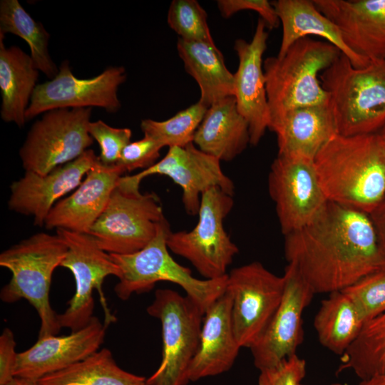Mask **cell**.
Returning a JSON list of instances; mask_svg holds the SVG:
<instances>
[{"instance_id":"1","label":"cell","mask_w":385,"mask_h":385,"mask_svg":"<svg viewBox=\"0 0 385 385\" xmlns=\"http://www.w3.org/2000/svg\"><path fill=\"white\" fill-rule=\"evenodd\" d=\"M284 249L315 294L343 290L385 269L370 215L330 201L311 223L284 235Z\"/></svg>"},{"instance_id":"2","label":"cell","mask_w":385,"mask_h":385,"mask_svg":"<svg viewBox=\"0 0 385 385\" xmlns=\"http://www.w3.org/2000/svg\"><path fill=\"white\" fill-rule=\"evenodd\" d=\"M314 162L329 201L370 215L385 200V156L376 133L337 134Z\"/></svg>"},{"instance_id":"3","label":"cell","mask_w":385,"mask_h":385,"mask_svg":"<svg viewBox=\"0 0 385 385\" xmlns=\"http://www.w3.org/2000/svg\"><path fill=\"white\" fill-rule=\"evenodd\" d=\"M68 247L58 235L38 232L14 245L0 255V266L12 274L0 292L5 303L26 299L41 321L38 338L56 335L62 328L50 304L53 274L61 267Z\"/></svg>"},{"instance_id":"4","label":"cell","mask_w":385,"mask_h":385,"mask_svg":"<svg viewBox=\"0 0 385 385\" xmlns=\"http://www.w3.org/2000/svg\"><path fill=\"white\" fill-rule=\"evenodd\" d=\"M339 135L376 133L385 123V59L354 67L343 53L319 76Z\"/></svg>"},{"instance_id":"5","label":"cell","mask_w":385,"mask_h":385,"mask_svg":"<svg viewBox=\"0 0 385 385\" xmlns=\"http://www.w3.org/2000/svg\"><path fill=\"white\" fill-rule=\"evenodd\" d=\"M341 53L326 41L304 37L295 41L283 56L267 58L263 68L270 122L296 108L329 105V96L319 75Z\"/></svg>"},{"instance_id":"6","label":"cell","mask_w":385,"mask_h":385,"mask_svg":"<svg viewBox=\"0 0 385 385\" xmlns=\"http://www.w3.org/2000/svg\"><path fill=\"white\" fill-rule=\"evenodd\" d=\"M170 231L168 223L142 250L128 255L110 254L120 270L114 292L119 299L127 300L134 293L149 292L158 282H170L181 287L205 314L225 292L227 274L216 279L194 277L190 269L178 264L170 255L166 243Z\"/></svg>"},{"instance_id":"7","label":"cell","mask_w":385,"mask_h":385,"mask_svg":"<svg viewBox=\"0 0 385 385\" xmlns=\"http://www.w3.org/2000/svg\"><path fill=\"white\" fill-rule=\"evenodd\" d=\"M147 312L161 323L163 351L160 366L146 385H187L200 342L203 311L187 295L158 289Z\"/></svg>"},{"instance_id":"8","label":"cell","mask_w":385,"mask_h":385,"mask_svg":"<svg viewBox=\"0 0 385 385\" xmlns=\"http://www.w3.org/2000/svg\"><path fill=\"white\" fill-rule=\"evenodd\" d=\"M233 205L232 195L212 188L201 196L195 227L190 231L170 230L167 235L169 250L188 260L205 279L225 277L239 252L223 225Z\"/></svg>"},{"instance_id":"9","label":"cell","mask_w":385,"mask_h":385,"mask_svg":"<svg viewBox=\"0 0 385 385\" xmlns=\"http://www.w3.org/2000/svg\"><path fill=\"white\" fill-rule=\"evenodd\" d=\"M158 196L117 185L88 235L109 254L128 255L148 245L168 224Z\"/></svg>"},{"instance_id":"10","label":"cell","mask_w":385,"mask_h":385,"mask_svg":"<svg viewBox=\"0 0 385 385\" xmlns=\"http://www.w3.org/2000/svg\"><path fill=\"white\" fill-rule=\"evenodd\" d=\"M91 108L46 111L31 127L19 156L25 171L46 174L81 156L93 144Z\"/></svg>"},{"instance_id":"11","label":"cell","mask_w":385,"mask_h":385,"mask_svg":"<svg viewBox=\"0 0 385 385\" xmlns=\"http://www.w3.org/2000/svg\"><path fill=\"white\" fill-rule=\"evenodd\" d=\"M284 289V276L274 274L259 262L235 267L227 274L232 327L241 348L250 349L263 334Z\"/></svg>"},{"instance_id":"12","label":"cell","mask_w":385,"mask_h":385,"mask_svg":"<svg viewBox=\"0 0 385 385\" xmlns=\"http://www.w3.org/2000/svg\"><path fill=\"white\" fill-rule=\"evenodd\" d=\"M268 188L282 234L311 223L328 202L313 159L277 155L271 165Z\"/></svg>"},{"instance_id":"13","label":"cell","mask_w":385,"mask_h":385,"mask_svg":"<svg viewBox=\"0 0 385 385\" xmlns=\"http://www.w3.org/2000/svg\"><path fill=\"white\" fill-rule=\"evenodd\" d=\"M56 234L68 247L61 267L71 272L76 283L75 294L68 302L66 309L58 314V319L61 327L76 332L86 327L94 317L93 290L98 292L106 304L103 282L109 275L118 277L120 270L111 255L101 249L88 234L63 229L56 230Z\"/></svg>"},{"instance_id":"14","label":"cell","mask_w":385,"mask_h":385,"mask_svg":"<svg viewBox=\"0 0 385 385\" xmlns=\"http://www.w3.org/2000/svg\"><path fill=\"white\" fill-rule=\"evenodd\" d=\"M125 80L123 66H110L93 78H78L64 61L53 79L36 86L26 112V120L58 108L98 107L118 112L121 107L118 90Z\"/></svg>"},{"instance_id":"15","label":"cell","mask_w":385,"mask_h":385,"mask_svg":"<svg viewBox=\"0 0 385 385\" xmlns=\"http://www.w3.org/2000/svg\"><path fill=\"white\" fill-rule=\"evenodd\" d=\"M283 276L281 302L263 334L250 349L260 371L297 354L304 340L303 312L315 294L293 265L287 264Z\"/></svg>"},{"instance_id":"16","label":"cell","mask_w":385,"mask_h":385,"mask_svg":"<svg viewBox=\"0 0 385 385\" xmlns=\"http://www.w3.org/2000/svg\"><path fill=\"white\" fill-rule=\"evenodd\" d=\"M98 160L91 149L76 159L60 165L46 174L25 171L10 186V210L34 217V223L44 226L45 220L57 202L82 183L84 175Z\"/></svg>"},{"instance_id":"17","label":"cell","mask_w":385,"mask_h":385,"mask_svg":"<svg viewBox=\"0 0 385 385\" xmlns=\"http://www.w3.org/2000/svg\"><path fill=\"white\" fill-rule=\"evenodd\" d=\"M265 21L259 19L252 40L238 38L234 45L239 61L234 73V97L238 111L248 123L250 144L254 146L260 143L270 123L262 59L269 37Z\"/></svg>"},{"instance_id":"18","label":"cell","mask_w":385,"mask_h":385,"mask_svg":"<svg viewBox=\"0 0 385 385\" xmlns=\"http://www.w3.org/2000/svg\"><path fill=\"white\" fill-rule=\"evenodd\" d=\"M106 327L93 317L86 327L70 334L38 338L29 349L18 353L14 377L39 380L85 359L99 350Z\"/></svg>"},{"instance_id":"19","label":"cell","mask_w":385,"mask_h":385,"mask_svg":"<svg viewBox=\"0 0 385 385\" xmlns=\"http://www.w3.org/2000/svg\"><path fill=\"white\" fill-rule=\"evenodd\" d=\"M339 29L349 49L371 61L385 59V0H313Z\"/></svg>"},{"instance_id":"20","label":"cell","mask_w":385,"mask_h":385,"mask_svg":"<svg viewBox=\"0 0 385 385\" xmlns=\"http://www.w3.org/2000/svg\"><path fill=\"white\" fill-rule=\"evenodd\" d=\"M123 173L116 165H103L98 158L75 191L53 207L45 220V227L88 234Z\"/></svg>"},{"instance_id":"21","label":"cell","mask_w":385,"mask_h":385,"mask_svg":"<svg viewBox=\"0 0 385 385\" xmlns=\"http://www.w3.org/2000/svg\"><path fill=\"white\" fill-rule=\"evenodd\" d=\"M232 299L225 292L205 311L197 352L188 371L190 381L227 371L241 348L231 317Z\"/></svg>"},{"instance_id":"22","label":"cell","mask_w":385,"mask_h":385,"mask_svg":"<svg viewBox=\"0 0 385 385\" xmlns=\"http://www.w3.org/2000/svg\"><path fill=\"white\" fill-rule=\"evenodd\" d=\"M269 129L277 136L278 155L314 159L319 151L338 134L329 105L299 107L271 120Z\"/></svg>"},{"instance_id":"23","label":"cell","mask_w":385,"mask_h":385,"mask_svg":"<svg viewBox=\"0 0 385 385\" xmlns=\"http://www.w3.org/2000/svg\"><path fill=\"white\" fill-rule=\"evenodd\" d=\"M201 151L218 160L230 161L250 144L247 120L237 110L234 96L208 107L192 140Z\"/></svg>"},{"instance_id":"24","label":"cell","mask_w":385,"mask_h":385,"mask_svg":"<svg viewBox=\"0 0 385 385\" xmlns=\"http://www.w3.org/2000/svg\"><path fill=\"white\" fill-rule=\"evenodd\" d=\"M282 27L277 57L284 56L297 40L319 36L336 46L356 68H363L369 61L354 53L344 43L339 28L324 15L310 0H276L272 1Z\"/></svg>"},{"instance_id":"25","label":"cell","mask_w":385,"mask_h":385,"mask_svg":"<svg viewBox=\"0 0 385 385\" xmlns=\"http://www.w3.org/2000/svg\"><path fill=\"white\" fill-rule=\"evenodd\" d=\"M4 37L0 34L1 118L22 128L26 121V110L38 85L39 71L31 56L21 48L6 47Z\"/></svg>"},{"instance_id":"26","label":"cell","mask_w":385,"mask_h":385,"mask_svg":"<svg viewBox=\"0 0 385 385\" xmlns=\"http://www.w3.org/2000/svg\"><path fill=\"white\" fill-rule=\"evenodd\" d=\"M177 49L184 67L197 83L199 101L209 107L223 98L235 96V78L225 66L215 44L178 38Z\"/></svg>"},{"instance_id":"27","label":"cell","mask_w":385,"mask_h":385,"mask_svg":"<svg viewBox=\"0 0 385 385\" xmlns=\"http://www.w3.org/2000/svg\"><path fill=\"white\" fill-rule=\"evenodd\" d=\"M167 176L181 188L182 201L190 215H197L202 195L212 188L234 194V183L223 173L220 160L201 151L193 143L185 147L183 158Z\"/></svg>"},{"instance_id":"28","label":"cell","mask_w":385,"mask_h":385,"mask_svg":"<svg viewBox=\"0 0 385 385\" xmlns=\"http://www.w3.org/2000/svg\"><path fill=\"white\" fill-rule=\"evenodd\" d=\"M364 324L354 302L342 291L332 292L322 301L313 323L319 343L342 356L357 339Z\"/></svg>"},{"instance_id":"29","label":"cell","mask_w":385,"mask_h":385,"mask_svg":"<svg viewBox=\"0 0 385 385\" xmlns=\"http://www.w3.org/2000/svg\"><path fill=\"white\" fill-rule=\"evenodd\" d=\"M146 379L121 369L112 352L103 348L38 381L42 385H146Z\"/></svg>"},{"instance_id":"30","label":"cell","mask_w":385,"mask_h":385,"mask_svg":"<svg viewBox=\"0 0 385 385\" xmlns=\"http://www.w3.org/2000/svg\"><path fill=\"white\" fill-rule=\"evenodd\" d=\"M12 34L29 45L36 68L53 79L58 69L48 52L50 34L44 26L33 19L18 0L0 1V34Z\"/></svg>"},{"instance_id":"31","label":"cell","mask_w":385,"mask_h":385,"mask_svg":"<svg viewBox=\"0 0 385 385\" xmlns=\"http://www.w3.org/2000/svg\"><path fill=\"white\" fill-rule=\"evenodd\" d=\"M342 359L337 372L351 370L360 380L385 371V312L364 324Z\"/></svg>"},{"instance_id":"32","label":"cell","mask_w":385,"mask_h":385,"mask_svg":"<svg viewBox=\"0 0 385 385\" xmlns=\"http://www.w3.org/2000/svg\"><path fill=\"white\" fill-rule=\"evenodd\" d=\"M207 108L198 101L165 120L144 119L140 123V129L144 136L153 138L163 147L184 148L192 143L194 134Z\"/></svg>"},{"instance_id":"33","label":"cell","mask_w":385,"mask_h":385,"mask_svg":"<svg viewBox=\"0 0 385 385\" xmlns=\"http://www.w3.org/2000/svg\"><path fill=\"white\" fill-rule=\"evenodd\" d=\"M207 19L206 11L195 0H173L167 17L169 26L180 38L215 44Z\"/></svg>"},{"instance_id":"34","label":"cell","mask_w":385,"mask_h":385,"mask_svg":"<svg viewBox=\"0 0 385 385\" xmlns=\"http://www.w3.org/2000/svg\"><path fill=\"white\" fill-rule=\"evenodd\" d=\"M354 302L365 323L385 312V269L341 290Z\"/></svg>"},{"instance_id":"35","label":"cell","mask_w":385,"mask_h":385,"mask_svg":"<svg viewBox=\"0 0 385 385\" xmlns=\"http://www.w3.org/2000/svg\"><path fill=\"white\" fill-rule=\"evenodd\" d=\"M88 130L99 145L101 153L98 160L106 165L117 163L122 150L130 143L132 136L130 128H114L101 120L91 121Z\"/></svg>"},{"instance_id":"36","label":"cell","mask_w":385,"mask_h":385,"mask_svg":"<svg viewBox=\"0 0 385 385\" xmlns=\"http://www.w3.org/2000/svg\"><path fill=\"white\" fill-rule=\"evenodd\" d=\"M163 146L152 138L144 136L142 139L130 142L122 150L115 164L123 173L135 169H146L153 164L160 156Z\"/></svg>"},{"instance_id":"37","label":"cell","mask_w":385,"mask_h":385,"mask_svg":"<svg viewBox=\"0 0 385 385\" xmlns=\"http://www.w3.org/2000/svg\"><path fill=\"white\" fill-rule=\"evenodd\" d=\"M260 372L257 385H300L307 373V364L296 354Z\"/></svg>"},{"instance_id":"38","label":"cell","mask_w":385,"mask_h":385,"mask_svg":"<svg viewBox=\"0 0 385 385\" xmlns=\"http://www.w3.org/2000/svg\"><path fill=\"white\" fill-rule=\"evenodd\" d=\"M217 4L221 16L225 19L240 11L250 10L257 12L269 29L277 28L280 24L272 2L267 0H218Z\"/></svg>"},{"instance_id":"39","label":"cell","mask_w":385,"mask_h":385,"mask_svg":"<svg viewBox=\"0 0 385 385\" xmlns=\"http://www.w3.org/2000/svg\"><path fill=\"white\" fill-rule=\"evenodd\" d=\"M17 354L14 333L5 328L0 336V385H6L14 378Z\"/></svg>"},{"instance_id":"40","label":"cell","mask_w":385,"mask_h":385,"mask_svg":"<svg viewBox=\"0 0 385 385\" xmlns=\"http://www.w3.org/2000/svg\"><path fill=\"white\" fill-rule=\"evenodd\" d=\"M385 262V200L370 215Z\"/></svg>"},{"instance_id":"41","label":"cell","mask_w":385,"mask_h":385,"mask_svg":"<svg viewBox=\"0 0 385 385\" xmlns=\"http://www.w3.org/2000/svg\"><path fill=\"white\" fill-rule=\"evenodd\" d=\"M357 385H385V371L361 379Z\"/></svg>"},{"instance_id":"42","label":"cell","mask_w":385,"mask_h":385,"mask_svg":"<svg viewBox=\"0 0 385 385\" xmlns=\"http://www.w3.org/2000/svg\"><path fill=\"white\" fill-rule=\"evenodd\" d=\"M6 385H42L39 383L38 380H34L30 379L14 377Z\"/></svg>"},{"instance_id":"43","label":"cell","mask_w":385,"mask_h":385,"mask_svg":"<svg viewBox=\"0 0 385 385\" xmlns=\"http://www.w3.org/2000/svg\"><path fill=\"white\" fill-rule=\"evenodd\" d=\"M376 135L385 156V123L376 133Z\"/></svg>"},{"instance_id":"44","label":"cell","mask_w":385,"mask_h":385,"mask_svg":"<svg viewBox=\"0 0 385 385\" xmlns=\"http://www.w3.org/2000/svg\"><path fill=\"white\" fill-rule=\"evenodd\" d=\"M300 385H303V384H301ZM331 385H343V384H342L340 383H333Z\"/></svg>"}]
</instances>
